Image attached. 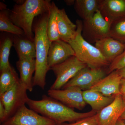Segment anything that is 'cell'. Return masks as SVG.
Masks as SVG:
<instances>
[{
  "label": "cell",
  "instance_id": "obj_4",
  "mask_svg": "<svg viewBox=\"0 0 125 125\" xmlns=\"http://www.w3.org/2000/svg\"><path fill=\"white\" fill-rule=\"evenodd\" d=\"M77 26L75 37L68 43L75 52V57L88 67L103 68L109 66L110 63L103 56L95 46L87 42L82 36L83 21H76Z\"/></svg>",
  "mask_w": 125,
  "mask_h": 125
},
{
  "label": "cell",
  "instance_id": "obj_14",
  "mask_svg": "<svg viewBox=\"0 0 125 125\" xmlns=\"http://www.w3.org/2000/svg\"><path fill=\"white\" fill-rule=\"evenodd\" d=\"M95 47L110 64L123 52L125 44L109 37L98 40Z\"/></svg>",
  "mask_w": 125,
  "mask_h": 125
},
{
  "label": "cell",
  "instance_id": "obj_1",
  "mask_svg": "<svg viewBox=\"0 0 125 125\" xmlns=\"http://www.w3.org/2000/svg\"><path fill=\"white\" fill-rule=\"evenodd\" d=\"M27 104L30 109L53 121L57 125L66 122H75L93 116L97 113L93 110L83 113L77 112L60 102L45 95H43L40 100L29 98Z\"/></svg>",
  "mask_w": 125,
  "mask_h": 125
},
{
  "label": "cell",
  "instance_id": "obj_7",
  "mask_svg": "<svg viewBox=\"0 0 125 125\" xmlns=\"http://www.w3.org/2000/svg\"><path fill=\"white\" fill-rule=\"evenodd\" d=\"M27 91L20 81L9 90L0 94V101L5 108L7 120L20 107L27 104L29 98Z\"/></svg>",
  "mask_w": 125,
  "mask_h": 125
},
{
  "label": "cell",
  "instance_id": "obj_25",
  "mask_svg": "<svg viewBox=\"0 0 125 125\" xmlns=\"http://www.w3.org/2000/svg\"><path fill=\"white\" fill-rule=\"evenodd\" d=\"M110 37L125 44V17L112 22Z\"/></svg>",
  "mask_w": 125,
  "mask_h": 125
},
{
  "label": "cell",
  "instance_id": "obj_16",
  "mask_svg": "<svg viewBox=\"0 0 125 125\" xmlns=\"http://www.w3.org/2000/svg\"><path fill=\"white\" fill-rule=\"evenodd\" d=\"M16 67L20 75L22 84L30 92L33 89L32 75L36 70V60L34 58L19 59L16 62Z\"/></svg>",
  "mask_w": 125,
  "mask_h": 125
},
{
  "label": "cell",
  "instance_id": "obj_6",
  "mask_svg": "<svg viewBox=\"0 0 125 125\" xmlns=\"http://www.w3.org/2000/svg\"><path fill=\"white\" fill-rule=\"evenodd\" d=\"M87 65L78 60L75 56L70 57L64 62L51 67L56 77L51 87L52 89H60Z\"/></svg>",
  "mask_w": 125,
  "mask_h": 125
},
{
  "label": "cell",
  "instance_id": "obj_20",
  "mask_svg": "<svg viewBox=\"0 0 125 125\" xmlns=\"http://www.w3.org/2000/svg\"><path fill=\"white\" fill-rule=\"evenodd\" d=\"M102 0H76L74 9L76 13L83 20H87L99 10Z\"/></svg>",
  "mask_w": 125,
  "mask_h": 125
},
{
  "label": "cell",
  "instance_id": "obj_35",
  "mask_svg": "<svg viewBox=\"0 0 125 125\" xmlns=\"http://www.w3.org/2000/svg\"><path fill=\"white\" fill-rule=\"evenodd\" d=\"M123 121H124V122H125V120H123Z\"/></svg>",
  "mask_w": 125,
  "mask_h": 125
},
{
  "label": "cell",
  "instance_id": "obj_32",
  "mask_svg": "<svg viewBox=\"0 0 125 125\" xmlns=\"http://www.w3.org/2000/svg\"><path fill=\"white\" fill-rule=\"evenodd\" d=\"M116 125H125V123L123 120L120 119L117 121Z\"/></svg>",
  "mask_w": 125,
  "mask_h": 125
},
{
  "label": "cell",
  "instance_id": "obj_11",
  "mask_svg": "<svg viewBox=\"0 0 125 125\" xmlns=\"http://www.w3.org/2000/svg\"><path fill=\"white\" fill-rule=\"evenodd\" d=\"M125 111L122 94L117 95L111 104L97 113V125H116Z\"/></svg>",
  "mask_w": 125,
  "mask_h": 125
},
{
  "label": "cell",
  "instance_id": "obj_17",
  "mask_svg": "<svg viewBox=\"0 0 125 125\" xmlns=\"http://www.w3.org/2000/svg\"><path fill=\"white\" fill-rule=\"evenodd\" d=\"M57 21L60 39L69 43L76 35V24L70 20L64 9L58 10Z\"/></svg>",
  "mask_w": 125,
  "mask_h": 125
},
{
  "label": "cell",
  "instance_id": "obj_29",
  "mask_svg": "<svg viewBox=\"0 0 125 125\" xmlns=\"http://www.w3.org/2000/svg\"><path fill=\"white\" fill-rule=\"evenodd\" d=\"M120 91L122 95H125V79H122L120 85Z\"/></svg>",
  "mask_w": 125,
  "mask_h": 125
},
{
  "label": "cell",
  "instance_id": "obj_3",
  "mask_svg": "<svg viewBox=\"0 0 125 125\" xmlns=\"http://www.w3.org/2000/svg\"><path fill=\"white\" fill-rule=\"evenodd\" d=\"M51 3L49 0H26L21 4H16L10 10V19L14 24L22 30L25 36L34 40V19L38 16L48 13Z\"/></svg>",
  "mask_w": 125,
  "mask_h": 125
},
{
  "label": "cell",
  "instance_id": "obj_15",
  "mask_svg": "<svg viewBox=\"0 0 125 125\" xmlns=\"http://www.w3.org/2000/svg\"><path fill=\"white\" fill-rule=\"evenodd\" d=\"M99 10L105 19L113 22L125 17V0H102Z\"/></svg>",
  "mask_w": 125,
  "mask_h": 125
},
{
  "label": "cell",
  "instance_id": "obj_9",
  "mask_svg": "<svg viewBox=\"0 0 125 125\" xmlns=\"http://www.w3.org/2000/svg\"><path fill=\"white\" fill-rule=\"evenodd\" d=\"M48 94L71 108L81 110L87 104L83 98V90L78 87H68L62 90L50 89L48 90Z\"/></svg>",
  "mask_w": 125,
  "mask_h": 125
},
{
  "label": "cell",
  "instance_id": "obj_12",
  "mask_svg": "<svg viewBox=\"0 0 125 125\" xmlns=\"http://www.w3.org/2000/svg\"><path fill=\"white\" fill-rule=\"evenodd\" d=\"M73 49L69 43L59 39L51 42L48 55L49 69L75 56Z\"/></svg>",
  "mask_w": 125,
  "mask_h": 125
},
{
  "label": "cell",
  "instance_id": "obj_19",
  "mask_svg": "<svg viewBox=\"0 0 125 125\" xmlns=\"http://www.w3.org/2000/svg\"><path fill=\"white\" fill-rule=\"evenodd\" d=\"M83 96L85 103L97 113L111 104L115 97L105 96L100 92L90 90L83 91Z\"/></svg>",
  "mask_w": 125,
  "mask_h": 125
},
{
  "label": "cell",
  "instance_id": "obj_24",
  "mask_svg": "<svg viewBox=\"0 0 125 125\" xmlns=\"http://www.w3.org/2000/svg\"><path fill=\"white\" fill-rule=\"evenodd\" d=\"M13 45V36H5L0 41V70L11 66L9 61L10 49Z\"/></svg>",
  "mask_w": 125,
  "mask_h": 125
},
{
  "label": "cell",
  "instance_id": "obj_18",
  "mask_svg": "<svg viewBox=\"0 0 125 125\" xmlns=\"http://www.w3.org/2000/svg\"><path fill=\"white\" fill-rule=\"evenodd\" d=\"M13 46L19 59L36 58V46L34 40L25 35H13Z\"/></svg>",
  "mask_w": 125,
  "mask_h": 125
},
{
  "label": "cell",
  "instance_id": "obj_27",
  "mask_svg": "<svg viewBox=\"0 0 125 125\" xmlns=\"http://www.w3.org/2000/svg\"><path fill=\"white\" fill-rule=\"evenodd\" d=\"M97 121L96 114L93 116L84 118L70 124H62L59 125H97Z\"/></svg>",
  "mask_w": 125,
  "mask_h": 125
},
{
  "label": "cell",
  "instance_id": "obj_36",
  "mask_svg": "<svg viewBox=\"0 0 125 125\" xmlns=\"http://www.w3.org/2000/svg\"></svg>",
  "mask_w": 125,
  "mask_h": 125
},
{
  "label": "cell",
  "instance_id": "obj_22",
  "mask_svg": "<svg viewBox=\"0 0 125 125\" xmlns=\"http://www.w3.org/2000/svg\"><path fill=\"white\" fill-rule=\"evenodd\" d=\"M20 81L17 73L11 66L0 71V94L9 90Z\"/></svg>",
  "mask_w": 125,
  "mask_h": 125
},
{
  "label": "cell",
  "instance_id": "obj_21",
  "mask_svg": "<svg viewBox=\"0 0 125 125\" xmlns=\"http://www.w3.org/2000/svg\"><path fill=\"white\" fill-rule=\"evenodd\" d=\"M59 9L54 2L51 3L48 13L47 33L51 42L59 40L60 35L57 25V16Z\"/></svg>",
  "mask_w": 125,
  "mask_h": 125
},
{
  "label": "cell",
  "instance_id": "obj_31",
  "mask_svg": "<svg viewBox=\"0 0 125 125\" xmlns=\"http://www.w3.org/2000/svg\"><path fill=\"white\" fill-rule=\"evenodd\" d=\"M65 1L67 4V5H72L74 4L75 0H65Z\"/></svg>",
  "mask_w": 125,
  "mask_h": 125
},
{
  "label": "cell",
  "instance_id": "obj_30",
  "mask_svg": "<svg viewBox=\"0 0 125 125\" xmlns=\"http://www.w3.org/2000/svg\"><path fill=\"white\" fill-rule=\"evenodd\" d=\"M119 73L122 77V79H125V67L118 70Z\"/></svg>",
  "mask_w": 125,
  "mask_h": 125
},
{
  "label": "cell",
  "instance_id": "obj_33",
  "mask_svg": "<svg viewBox=\"0 0 125 125\" xmlns=\"http://www.w3.org/2000/svg\"><path fill=\"white\" fill-rule=\"evenodd\" d=\"M120 119L123 120H125V111L123 113L122 115L120 117Z\"/></svg>",
  "mask_w": 125,
  "mask_h": 125
},
{
  "label": "cell",
  "instance_id": "obj_34",
  "mask_svg": "<svg viewBox=\"0 0 125 125\" xmlns=\"http://www.w3.org/2000/svg\"><path fill=\"white\" fill-rule=\"evenodd\" d=\"M122 98H123V99L124 102L125 103V95H122Z\"/></svg>",
  "mask_w": 125,
  "mask_h": 125
},
{
  "label": "cell",
  "instance_id": "obj_2",
  "mask_svg": "<svg viewBox=\"0 0 125 125\" xmlns=\"http://www.w3.org/2000/svg\"><path fill=\"white\" fill-rule=\"evenodd\" d=\"M48 13L40 15L33 27L36 57V70L33 83V86H38L42 90L46 85L47 73L50 70L47 62L48 52L51 43L47 33Z\"/></svg>",
  "mask_w": 125,
  "mask_h": 125
},
{
  "label": "cell",
  "instance_id": "obj_10",
  "mask_svg": "<svg viewBox=\"0 0 125 125\" xmlns=\"http://www.w3.org/2000/svg\"><path fill=\"white\" fill-rule=\"evenodd\" d=\"M1 125H57L53 121L40 115L25 105Z\"/></svg>",
  "mask_w": 125,
  "mask_h": 125
},
{
  "label": "cell",
  "instance_id": "obj_23",
  "mask_svg": "<svg viewBox=\"0 0 125 125\" xmlns=\"http://www.w3.org/2000/svg\"><path fill=\"white\" fill-rule=\"evenodd\" d=\"M10 10L6 7L0 8V31L7 32L15 35H25L22 30L14 24L9 16Z\"/></svg>",
  "mask_w": 125,
  "mask_h": 125
},
{
  "label": "cell",
  "instance_id": "obj_13",
  "mask_svg": "<svg viewBox=\"0 0 125 125\" xmlns=\"http://www.w3.org/2000/svg\"><path fill=\"white\" fill-rule=\"evenodd\" d=\"M122 79L118 71H115L99 81L90 90L100 92L107 97L121 94L120 85Z\"/></svg>",
  "mask_w": 125,
  "mask_h": 125
},
{
  "label": "cell",
  "instance_id": "obj_8",
  "mask_svg": "<svg viewBox=\"0 0 125 125\" xmlns=\"http://www.w3.org/2000/svg\"><path fill=\"white\" fill-rule=\"evenodd\" d=\"M106 76V72L103 68L87 66L79 71L62 88L76 87L83 91L88 90Z\"/></svg>",
  "mask_w": 125,
  "mask_h": 125
},
{
  "label": "cell",
  "instance_id": "obj_26",
  "mask_svg": "<svg viewBox=\"0 0 125 125\" xmlns=\"http://www.w3.org/2000/svg\"><path fill=\"white\" fill-rule=\"evenodd\" d=\"M124 67H125V48L123 52L110 64L108 73L109 74L112 72L120 70Z\"/></svg>",
  "mask_w": 125,
  "mask_h": 125
},
{
  "label": "cell",
  "instance_id": "obj_28",
  "mask_svg": "<svg viewBox=\"0 0 125 125\" xmlns=\"http://www.w3.org/2000/svg\"><path fill=\"white\" fill-rule=\"evenodd\" d=\"M6 120L7 117L5 108L2 103L0 101V121L2 123Z\"/></svg>",
  "mask_w": 125,
  "mask_h": 125
},
{
  "label": "cell",
  "instance_id": "obj_5",
  "mask_svg": "<svg viewBox=\"0 0 125 125\" xmlns=\"http://www.w3.org/2000/svg\"><path fill=\"white\" fill-rule=\"evenodd\" d=\"M112 23L105 19L99 10L92 18L83 20L82 36L90 43H95L98 40L110 37Z\"/></svg>",
  "mask_w": 125,
  "mask_h": 125
}]
</instances>
